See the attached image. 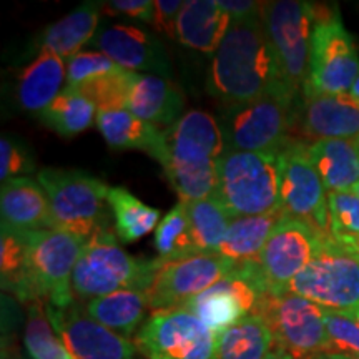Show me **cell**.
Returning a JSON list of instances; mask_svg holds the SVG:
<instances>
[{"instance_id": "cell-1", "label": "cell", "mask_w": 359, "mask_h": 359, "mask_svg": "<svg viewBox=\"0 0 359 359\" xmlns=\"http://www.w3.org/2000/svg\"><path fill=\"white\" fill-rule=\"evenodd\" d=\"M208 88L228 109L283 93L296 98L283 80L275 52L263 24V13L246 20H231L222 45L215 52Z\"/></svg>"}, {"instance_id": "cell-2", "label": "cell", "mask_w": 359, "mask_h": 359, "mask_svg": "<svg viewBox=\"0 0 359 359\" xmlns=\"http://www.w3.org/2000/svg\"><path fill=\"white\" fill-rule=\"evenodd\" d=\"M165 151L160 165L180 201L213 196L217 168L226 145L223 130L212 115L190 110L163 130Z\"/></svg>"}, {"instance_id": "cell-3", "label": "cell", "mask_w": 359, "mask_h": 359, "mask_svg": "<svg viewBox=\"0 0 359 359\" xmlns=\"http://www.w3.org/2000/svg\"><path fill=\"white\" fill-rule=\"evenodd\" d=\"M213 196L231 219L281 210V154L224 150Z\"/></svg>"}, {"instance_id": "cell-4", "label": "cell", "mask_w": 359, "mask_h": 359, "mask_svg": "<svg viewBox=\"0 0 359 359\" xmlns=\"http://www.w3.org/2000/svg\"><path fill=\"white\" fill-rule=\"evenodd\" d=\"M160 264L158 258L138 259L128 255L102 224L85 240L72 275V288L75 296L88 302L122 290L148 291Z\"/></svg>"}, {"instance_id": "cell-5", "label": "cell", "mask_w": 359, "mask_h": 359, "mask_svg": "<svg viewBox=\"0 0 359 359\" xmlns=\"http://www.w3.org/2000/svg\"><path fill=\"white\" fill-rule=\"evenodd\" d=\"M83 243L82 238L52 228L29 231L24 280L17 296L29 303L42 299L57 308L70 306L72 275Z\"/></svg>"}, {"instance_id": "cell-6", "label": "cell", "mask_w": 359, "mask_h": 359, "mask_svg": "<svg viewBox=\"0 0 359 359\" xmlns=\"http://www.w3.org/2000/svg\"><path fill=\"white\" fill-rule=\"evenodd\" d=\"M39 183L50 205V228L88 240L103 224L110 188L82 170L45 168Z\"/></svg>"}, {"instance_id": "cell-7", "label": "cell", "mask_w": 359, "mask_h": 359, "mask_svg": "<svg viewBox=\"0 0 359 359\" xmlns=\"http://www.w3.org/2000/svg\"><path fill=\"white\" fill-rule=\"evenodd\" d=\"M359 75V48L339 12L318 8L304 98L348 93Z\"/></svg>"}, {"instance_id": "cell-8", "label": "cell", "mask_w": 359, "mask_h": 359, "mask_svg": "<svg viewBox=\"0 0 359 359\" xmlns=\"http://www.w3.org/2000/svg\"><path fill=\"white\" fill-rule=\"evenodd\" d=\"M318 7L303 0L264 2L263 24L286 87L296 97L304 90Z\"/></svg>"}, {"instance_id": "cell-9", "label": "cell", "mask_w": 359, "mask_h": 359, "mask_svg": "<svg viewBox=\"0 0 359 359\" xmlns=\"http://www.w3.org/2000/svg\"><path fill=\"white\" fill-rule=\"evenodd\" d=\"M288 293L333 311H351L359 306V259L327 235L316 258L294 278Z\"/></svg>"}, {"instance_id": "cell-10", "label": "cell", "mask_w": 359, "mask_h": 359, "mask_svg": "<svg viewBox=\"0 0 359 359\" xmlns=\"http://www.w3.org/2000/svg\"><path fill=\"white\" fill-rule=\"evenodd\" d=\"M296 98L271 93L246 105L228 109L223 137L226 150L250 154H281L288 145Z\"/></svg>"}, {"instance_id": "cell-11", "label": "cell", "mask_w": 359, "mask_h": 359, "mask_svg": "<svg viewBox=\"0 0 359 359\" xmlns=\"http://www.w3.org/2000/svg\"><path fill=\"white\" fill-rule=\"evenodd\" d=\"M255 314L262 316L275 338L276 348L293 356L308 359L326 354L330 348L323 308L303 296L264 294Z\"/></svg>"}, {"instance_id": "cell-12", "label": "cell", "mask_w": 359, "mask_h": 359, "mask_svg": "<svg viewBox=\"0 0 359 359\" xmlns=\"http://www.w3.org/2000/svg\"><path fill=\"white\" fill-rule=\"evenodd\" d=\"M135 346L147 359H217V334L187 308L151 313Z\"/></svg>"}, {"instance_id": "cell-13", "label": "cell", "mask_w": 359, "mask_h": 359, "mask_svg": "<svg viewBox=\"0 0 359 359\" xmlns=\"http://www.w3.org/2000/svg\"><path fill=\"white\" fill-rule=\"evenodd\" d=\"M325 235L299 219L283 217L269 235L257 268L268 294L288 293L290 285L316 258Z\"/></svg>"}, {"instance_id": "cell-14", "label": "cell", "mask_w": 359, "mask_h": 359, "mask_svg": "<svg viewBox=\"0 0 359 359\" xmlns=\"http://www.w3.org/2000/svg\"><path fill=\"white\" fill-rule=\"evenodd\" d=\"M308 143L290 142L281 151V212L330 235L327 190L308 155Z\"/></svg>"}, {"instance_id": "cell-15", "label": "cell", "mask_w": 359, "mask_h": 359, "mask_svg": "<svg viewBox=\"0 0 359 359\" xmlns=\"http://www.w3.org/2000/svg\"><path fill=\"white\" fill-rule=\"evenodd\" d=\"M235 268L236 264L230 259L205 253L175 262H161L155 280L147 291L150 309L160 311L185 306L193 298L230 275Z\"/></svg>"}, {"instance_id": "cell-16", "label": "cell", "mask_w": 359, "mask_h": 359, "mask_svg": "<svg viewBox=\"0 0 359 359\" xmlns=\"http://www.w3.org/2000/svg\"><path fill=\"white\" fill-rule=\"evenodd\" d=\"M48 320L74 359H135L137 346L88 316L85 308L72 303L57 308L45 303Z\"/></svg>"}, {"instance_id": "cell-17", "label": "cell", "mask_w": 359, "mask_h": 359, "mask_svg": "<svg viewBox=\"0 0 359 359\" xmlns=\"http://www.w3.org/2000/svg\"><path fill=\"white\" fill-rule=\"evenodd\" d=\"M93 43L125 70L135 74L150 72L158 77L170 75V60L165 48L158 40L137 27L110 25L97 35Z\"/></svg>"}, {"instance_id": "cell-18", "label": "cell", "mask_w": 359, "mask_h": 359, "mask_svg": "<svg viewBox=\"0 0 359 359\" xmlns=\"http://www.w3.org/2000/svg\"><path fill=\"white\" fill-rule=\"evenodd\" d=\"M185 97L177 85L158 75L135 74L125 109L155 127H172L182 118Z\"/></svg>"}, {"instance_id": "cell-19", "label": "cell", "mask_w": 359, "mask_h": 359, "mask_svg": "<svg viewBox=\"0 0 359 359\" xmlns=\"http://www.w3.org/2000/svg\"><path fill=\"white\" fill-rule=\"evenodd\" d=\"M302 130L308 138H358L359 103L351 93L316 95L304 98Z\"/></svg>"}, {"instance_id": "cell-20", "label": "cell", "mask_w": 359, "mask_h": 359, "mask_svg": "<svg viewBox=\"0 0 359 359\" xmlns=\"http://www.w3.org/2000/svg\"><path fill=\"white\" fill-rule=\"evenodd\" d=\"M2 224L20 231L50 228V205L47 193L32 178L17 177L2 183L0 190Z\"/></svg>"}, {"instance_id": "cell-21", "label": "cell", "mask_w": 359, "mask_h": 359, "mask_svg": "<svg viewBox=\"0 0 359 359\" xmlns=\"http://www.w3.org/2000/svg\"><path fill=\"white\" fill-rule=\"evenodd\" d=\"M231 25L218 0H188L177 24V40L188 48L215 53Z\"/></svg>"}, {"instance_id": "cell-22", "label": "cell", "mask_w": 359, "mask_h": 359, "mask_svg": "<svg viewBox=\"0 0 359 359\" xmlns=\"http://www.w3.org/2000/svg\"><path fill=\"white\" fill-rule=\"evenodd\" d=\"M308 155L327 193L353 191L359 185V147L356 138H327L308 143Z\"/></svg>"}, {"instance_id": "cell-23", "label": "cell", "mask_w": 359, "mask_h": 359, "mask_svg": "<svg viewBox=\"0 0 359 359\" xmlns=\"http://www.w3.org/2000/svg\"><path fill=\"white\" fill-rule=\"evenodd\" d=\"M64 82H67L65 60L43 48L35 60L22 70L17 90L20 105L27 111L40 115L64 92Z\"/></svg>"}, {"instance_id": "cell-24", "label": "cell", "mask_w": 359, "mask_h": 359, "mask_svg": "<svg viewBox=\"0 0 359 359\" xmlns=\"http://www.w3.org/2000/svg\"><path fill=\"white\" fill-rule=\"evenodd\" d=\"M95 123L111 148H137L154 156L158 163L163 158V132L127 109L98 110Z\"/></svg>"}, {"instance_id": "cell-25", "label": "cell", "mask_w": 359, "mask_h": 359, "mask_svg": "<svg viewBox=\"0 0 359 359\" xmlns=\"http://www.w3.org/2000/svg\"><path fill=\"white\" fill-rule=\"evenodd\" d=\"M283 217L285 215L281 210H276V212L257 215V217L231 219L218 255L230 259L236 266L257 263L269 235Z\"/></svg>"}, {"instance_id": "cell-26", "label": "cell", "mask_w": 359, "mask_h": 359, "mask_svg": "<svg viewBox=\"0 0 359 359\" xmlns=\"http://www.w3.org/2000/svg\"><path fill=\"white\" fill-rule=\"evenodd\" d=\"M83 308L90 318L128 339L140 327L150 302L147 291L122 290L90 299Z\"/></svg>"}, {"instance_id": "cell-27", "label": "cell", "mask_w": 359, "mask_h": 359, "mask_svg": "<svg viewBox=\"0 0 359 359\" xmlns=\"http://www.w3.org/2000/svg\"><path fill=\"white\" fill-rule=\"evenodd\" d=\"M100 12L102 4L85 2L64 19L48 25L40 37L42 50L45 48L64 60L67 58L70 60L95 35L97 25L100 22Z\"/></svg>"}, {"instance_id": "cell-28", "label": "cell", "mask_w": 359, "mask_h": 359, "mask_svg": "<svg viewBox=\"0 0 359 359\" xmlns=\"http://www.w3.org/2000/svg\"><path fill=\"white\" fill-rule=\"evenodd\" d=\"M275 348L266 321L255 313L217 336V359H264Z\"/></svg>"}, {"instance_id": "cell-29", "label": "cell", "mask_w": 359, "mask_h": 359, "mask_svg": "<svg viewBox=\"0 0 359 359\" xmlns=\"http://www.w3.org/2000/svg\"><path fill=\"white\" fill-rule=\"evenodd\" d=\"M97 105L88 97L77 90L64 88L52 105L39 116L52 132L64 138H72L92 127V123L97 122Z\"/></svg>"}, {"instance_id": "cell-30", "label": "cell", "mask_w": 359, "mask_h": 359, "mask_svg": "<svg viewBox=\"0 0 359 359\" xmlns=\"http://www.w3.org/2000/svg\"><path fill=\"white\" fill-rule=\"evenodd\" d=\"M107 205L114 212L116 235L123 243H132L147 236L154 231L160 219L158 210L145 205L122 187L110 188Z\"/></svg>"}, {"instance_id": "cell-31", "label": "cell", "mask_w": 359, "mask_h": 359, "mask_svg": "<svg viewBox=\"0 0 359 359\" xmlns=\"http://www.w3.org/2000/svg\"><path fill=\"white\" fill-rule=\"evenodd\" d=\"M185 203L196 251L205 255H218L224 235L230 228L231 217L215 196Z\"/></svg>"}, {"instance_id": "cell-32", "label": "cell", "mask_w": 359, "mask_h": 359, "mask_svg": "<svg viewBox=\"0 0 359 359\" xmlns=\"http://www.w3.org/2000/svg\"><path fill=\"white\" fill-rule=\"evenodd\" d=\"M155 248L161 262H175L198 255L191 236L187 203L178 201L158 223L155 231Z\"/></svg>"}, {"instance_id": "cell-33", "label": "cell", "mask_w": 359, "mask_h": 359, "mask_svg": "<svg viewBox=\"0 0 359 359\" xmlns=\"http://www.w3.org/2000/svg\"><path fill=\"white\" fill-rule=\"evenodd\" d=\"M24 343L32 359H74L53 330L42 299L29 303Z\"/></svg>"}, {"instance_id": "cell-34", "label": "cell", "mask_w": 359, "mask_h": 359, "mask_svg": "<svg viewBox=\"0 0 359 359\" xmlns=\"http://www.w3.org/2000/svg\"><path fill=\"white\" fill-rule=\"evenodd\" d=\"M27 235L29 231L13 230L2 224V238H0V271H2L4 288L17 294L22 280L27 259Z\"/></svg>"}, {"instance_id": "cell-35", "label": "cell", "mask_w": 359, "mask_h": 359, "mask_svg": "<svg viewBox=\"0 0 359 359\" xmlns=\"http://www.w3.org/2000/svg\"><path fill=\"white\" fill-rule=\"evenodd\" d=\"M330 235L336 241L359 236V195L356 191L327 193Z\"/></svg>"}, {"instance_id": "cell-36", "label": "cell", "mask_w": 359, "mask_h": 359, "mask_svg": "<svg viewBox=\"0 0 359 359\" xmlns=\"http://www.w3.org/2000/svg\"><path fill=\"white\" fill-rule=\"evenodd\" d=\"M123 67L116 65L102 52H80L67 64V82L64 88L79 90L85 83L115 74Z\"/></svg>"}, {"instance_id": "cell-37", "label": "cell", "mask_w": 359, "mask_h": 359, "mask_svg": "<svg viewBox=\"0 0 359 359\" xmlns=\"http://www.w3.org/2000/svg\"><path fill=\"white\" fill-rule=\"evenodd\" d=\"M330 348L326 354H346L359 358V325L346 313L323 308Z\"/></svg>"}, {"instance_id": "cell-38", "label": "cell", "mask_w": 359, "mask_h": 359, "mask_svg": "<svg viewBox=\"0 0 359 359\" xmlns=\"http://www.w3.org/2000/svg\"><path fill=\"white\" fill-rule=\"evenodd\" d=\"M0 158H2V163H0L2 183L35 170L34 160L29 151L19 142L12 140L11 137H6V135H4L2 142H0Z\"/></svg>"}, {"instance_id": "cell-39", "label": "cell", "mask_w": 359, "mask_h": 359, "mask_svg": "<svg viewBox=\"0 0 359 359\" xmlns=\"http://www.w3.org/2000/svg\"><path fill=\"white\" fill-rule=\"evenodd\" d=\"M102 12L107 15H123L147 24H154L155 2L151 0H111L102 4Z\"/></svg>"}, {"instance_id": "cell-40", "label": "cell", "mask_w": 359, "mask_h": 359, "mask_svg": "<svg viewBox=\"0 0 359 359\" xmlns=\"http://www.w3.org/2000/svg\"><path fill=\"white\" fill-rule=\"evenodd\" d=\"M185 2L183 0H155L154 29L168 39H177V24Z\"/></svg>"}, {"instance_id": "cell-41", "label": "cell", "mask_w": 359, "mask_h": 359, "mask_svg": "<svg viewBox=\"0 0 359 359\" xmlns=\"http://www.w3.org/2000/svg\"><path fill=\"white\" fill-rule=\"evenodd\" d=\"M219 4L231 20H246L262 15L264 6V2H253V0H222Z\"/></svg>"}, {"instance_id": "cell-42", "label": "cell", "mask_w": 359, "mask_h": 359, "mask_svg": "<svg viewBox=\"0 0 359 359\" xmlns=\"http://www.w3.org/2000/svg\"><path fill=\"white\" fill-rule=\"evenodd\" d=\"M334 240V238H333ZM338 243L343 246V248H346L349 253H353L354 257L359 259V236H354V238H346V240H341Z\"/></svg>"}, {"instance_id": "cell-43", "label": "cell", "mask_w": 359, "mask_h": 359, "mask_svg": "<svg viewBox=\"0 0 359 359\" xmlns=\"http://www.w3.org/2000/svg\"><path fill=\"white\" fill-rule=\"evenodd\" d=\"M264 359H293V356L286 351H283V349H280V348H275Z\"/></svg>"}, {"instance_id": "cell-44", "label": "cell", "mask_w": 359, "mask_h": 359, "mask_svg": "<svg viewBox=\"0 0 359 359\" xmlns=\"http://www.w3.org/2000/svg\"><path fill=\"white\" fill-rule=\"evenodd\" d=\"M349 93H351V97L359 103V75H358L356 82H354V85L351 87V90H349Z\"/></svg>"}, {"instance_id": "cell-45", "label": "cell", "mask_w": 359, "mask_h": 359, "mask_svg": "<svg viewBox=\"0 0 359 359\" xmlns=\"http://www.w3.org/2000/svg\"><path fill=\"white\" fill-rule=\"evenodd\" d=\"M343 313H346L349 318H351V320H354L359 325V306L358 308H354V309H351V311H343Z\"/></svg>"}, {"instance_id": "cell-46", "label": "cell", "mask_w": 359, "mask_h": 359, "mask_svg": "<svg viewBox=\"0 0 359 359\" xmlns=\"http://www.w3.org/2000/svg\"><path fill=\"white\" fill-rule=\"evenodd\" d=\"M327 359H359L358 356H346V354H326Z\"/></svg>"}, {"instance_id": "cell-47", "label": "cell", "mask_w": 359, "mask_h": 359, "mask_svg": "<svg viewBox=\"0 0 359 359\" xmlns=\"http://www.w3.org/2000/svg\"><path fill=\"white\" fill-rule=\"evenodd\" d=\"M308 359H327V356H326V354H316V356H311Z\"/></svg>"}, {"instance_id": "cell-48", "label": "cell", "mask_w": 359, "mask_h": 359, "mask_svg": "<svg viewBox=\"0 0 359 359\" xmlns=\"http://www.w3.org/2000/svg\"><path fill=\"white\" fill-rule=\"evenodd\" d=\"M354 191H356V193H358V195H359V185H358V188H356V190H354Z\"/></svg>"}, {"instance_id": "cell-49", "label": "cell", "mask_w": 359, "mask_h": 359, "mask_svg": "<svg viewBox=\"0 0 359 359\" xmlns=\"http://www.w3.org/2000/svg\"><path fill=\"white\" fill-rule=\"evenodd\" d=\"M356 142H358V147H359V137H358V138H356Z\"/></svg>"}]
</instances>
